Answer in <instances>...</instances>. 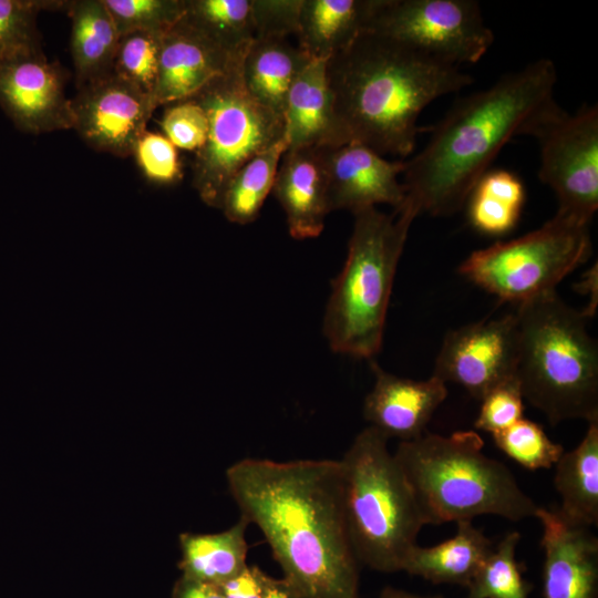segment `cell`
I'll return each mask as SVG.
<instances>
[{"mask_svg":"<svg viewBox=\"0 0 598 598\" xmlns=\"http://www.w3.org/2000/svg\"><path fill=\"white\" fill-rule=\"evenodd\" d=\"M226 480L240 517L260 529L296 598H359L340 460L243 458Z\"/></svg>","mask_w":598,"mask_h":598,"instance_id":"cell-1","label":"cell"},{"mask_svg":"<svg viewBox=\"0 0 598 598\" xmlns=\"http://www.w3.org/2000/svg\"><path fill=\"white\" fill-rule=\"evenodd\" d=\"M556 82L554 63L538 59L460 99L431 128L425 146L405 161V198L396 210L414 218L457 213L505 144L526 135L555 100Z\"/></svg>","mask_w":598,"mask_h":598,"instance_id":"cell-2","label":"cell"},{"mask_svg":"<svg viewBox=\"0 0 598 598\" xmlns=\"http://www.w3.org/2000/svg\"><path fill=\"white\" fill-rule=\"evenodd\" d=\"M327 78L348 141L400 158L414 151L422 111L473 83L460 66L373 32L329 58Z\"/></svg>","mask_w":598,"mask_h":598,"instance_id":"cell-3","label":"cell"},{"mask_svg":"<svg viewBox=\"0 0 598 598\" xmlns=\"http://www.w3.org/2000/svg\"><path fill=\"white\" fill-rule=\"evenodd\" d=\"M475 431L447 436L423 433L400 442L394 456L419 505L424 524L497 515L512 522L535 517L539 506L503 463L483 453Z\"/></svg>","mask_w":598,"mask_h":598,"instance_id":"cell-4","label":"cell"},{"mask_svg":"<svg viewBox=\"0 0 598 598\" xmlns=\"http://www.w3.org/2000/svg\"><path fill=\"white\" fill-rule=\"evenodd\" d=\"M515 379L523 398L553 424L598 422V348L588 317L551 291L518 305Z\"/></svg>","mask_w":598,"mask_h":598,"instance_id":"cell-5","label":"cell"},{"mask_svg":"<svg viewBox=\"0 0 598 598\" xmlns=\"http://www.w3.org/2000/svg\"><path fill=\"white\" fill-rule=\"evenodd\" d=\"M353 216L347 259L326 307L323 334L333 352L372 360L382 347L396 268L415 218L377 207Z\"/></svg>","mask_w":598,"mask_h":598,"instance_id":"cell-6","label":"cell"},{"mask_svg":"<svg viewBox=\"0 0 598 598\" xmlns=\"http://www.w3.org/2000/svg\"><path fill=\"white\" fill-rule=\"evenodd\" d=\"M389 439L372 426L354 437L340 460L351 543L359 563L381 573L402 570L425 525Z\"/></svg>","mask_w":598,"mask_h":598,"instance_id":"cell-7","label":"cell"},{"mask_svg":"<svg viewBox=\"0 0 598 598\" xmlns=\"http://www.w3.org/2000/svg\"><path fill=\"white\" fill-rule=\"evenodd\" d=\"M243 58L189 97L208 117L207 140L195 153L193 186L206 205L217 209L234 174L285 137L283 116L261 105L246 90Z\"/></svg>","mask_w":598,"mask_h":598,"instance_id":"cell-8","label":"cell"},{"mask_svg":"<svg viewBox=\"0 0 598 598\" xmlns=\"http://www.w3.org/2000/svg\"><path fill=\"white\" fill-rule=\"evenodd\" d=\"M591 250L588 225L555 215L522 237L472 252L458 271L501 300L520 305L556 291Z\"/></svg>","mask_w":598,"mask_h":598,"instance_id":"cell-9","label":"cell"},{"mask_svg":"<svg viewBox=\"0 0 598 598\" xmlns=\"http://www.w3.org/2000/svg\"><path fill=\"white\" fill-rule=\"evenodd\" d=\"M539 145V179L555 193L556 215L589 225L598 209V109L575 113L554 100L527 131Z\"/></svg>","mask_w":598,"mask_h":598,"instance_id":"cell-10","label":"cell"},{"mask_svg":"<svg viewBox=\"0 0 598 598\" xmlns=\"http://www.w3.org/2000/svg\"><path fill=\"white\" fill-rule=\"evenodd\" d=\"M367 32L455 66L476 63L494 42L475 0H378Z\"/></svg>","mask_w":598,"mask_h":598,"instance_id":"cell-11","label":"cell"},{"mask_svg":"<svg viewBox=\"0 0 598 598\" xmlns=\"http://www.w3.org/2000/svg\"><path fill=\"white\" fill-rule=\"evenodd\" d=\"M517 352L514 313L485 319L447 332L433 375L462 385L481 400L491 389L515 378Z\"/></svg>","mask_w":598,"mask_h":598,"instance_id":"cell-12","label":"cell"},{"mask_svg":"<svg viewBox=\"0 0 598 598\" xmlns=\"http://www.w3.org/2000/svg\"><path fill=\"white\" fill-rule=\"evenodd\" d=\"M71 107L81 138L121 157L133 155L156 109L150 94L114 73L79 87Z\"/></svg>","mask_w":598,"mask_h":598,"instance_id":"cell-13","label":"cell"},{"mask_svg":"<svg viewBox=\"0 0 598 598\" xmlns=\"http://www.w3.org/2000/svg\"><path fill=\"white\" fill-rule=\"evenodd\" d=\"M0 106L27 133L73 128L64 74L41 47L20 49L0 59Z\"/></svg>","mask_w":598,"mask_h":598,"instance_id":"cell-14","label":"cell"},{"mask_svg":"<svg viewBox=\"0 0 598 598\" xmlns=\"http://www.w3.org/2000/svg\"><path fill=\"white\" fill-rule=\"evenodd\" d=\"M328 178L329 210H360L379 204L398 209L405 190V161H389L358 142L320 147Z\"/></svg>","mask_w":598,"mask_h":598,"instance_id":"cell-15","label":"cell"},{"mask_svg":"<svg viewBox=\"0 0 598 598\" xmlns=\"http://www.w3.org/2000/svg\"><path fill=\"white\" fill-rule=\"evenodd\" d=\"M535 517L543 526L544 598H597V537L559 509L539 507Z\"/></svg>","mask_w":598,"mask_h":598,"instance_id":"cell-16","label":"cell"},{"mask_svg":"<svg viewBox=\"0 0 598 598\" xmlns=\"http://www.w3.org/2000/svg\"><path fill=\"white\" fill-rule=\"evenodd\" d=\"M245 52L228 53L182 18L162 37L152 95L155 106L192 97L228 71Z\"/></svg>","mask_w":598,"mask_h":598,"instance_id":"cell-17","label":"cell"},{"mask_svg":"<svg viewBox=\"0 0 598 598\" xmlns=\"http://www.w3.org/2000/svg\"><path fill=\"white\" fill-rule=\"evenodd\" d=\"M374 385L363 402V417L388 439L410 441L425 433L447 396L446 383L432 375L416 381L396 377L371 361Z\"/></svg>","mask_w":598,"mask_h":598,"instance_id":"cell-18","label":"cell"},{"mask_svg":"<svg viewBox=\"0 0 598 598\" xmlns=\"http://www.w3.org/2000/svg\"><path fill=\"white\" fill-rule=\"evenodd\" d=\"M271 192L286 214L292 238L318 237L330 213L320 147L288 148L279 163Z\"/></svg>","mask_w":598,"mask_h":598,"instance_id":"cell-19","label":"cell"},{"mask_svg":"<svg viewBox=\"0 0 598 598\" xmlns=\"http://www.w3.org/2000/svg\"><path fill=\"white\" fill-rule=\"evenodd\" d=\"M283 120L288 148L349 143L334 115L327 60L310 59L298 74L287 96Z\"/></svg>","mask_w":598,"mask_h":598,"instance_id":"cell-20","label":"cell"},{"mask_svg":"<svg viewBox=\"0 0 598 598\" xmlns=\"http://www.w3.org/2000/svg\"><path fill=\"white\" fill-rule=\"evenodd\" d=\"M378 0H302L298 47L328 60L368 31Z\"/></svg>","mask_w":598,"mask_h":598,"instance_id":"cell-21","label":"cell"},{"mask_svg":"<svg viewBox=\"0 0 598 598\" xmlns=\"http://www.w3.org/2000/svg\"><path fill=\"white\" fill-rule=\"evenodd\" d=\"M456 524V534L452 538L431 547L416 544L408 554L402 570L434 584L468 587L494 547L472 520Z\"/></svg>","mask_w":598,"mask_h":598,"instance_id":"cell-22","label":"cell"},{"mask_svg":"<svg viewBox=\"0 0 598 598\" xmlns=\"http://www.w3.org/2000/svg\"><path fill=\"white\" fill-rule=\"evenodd\" d=\"M309 60L287 38H254L241 61V79L257 102L283 116L289 90Z\"/></svg>","mask_w":598,"mask_h":598,"instance_id":"cell-23","label":"cell"},{"mask_svg":"<svg viewBox=\"0 0 598 598\" xmlns=\"http://www.w3.org/2000/svg\"><path fill=\"white\" fill-rule=\"evenodd\" d=\"M76 89L113 73L120 33L103 0L66 1Z\"/></svg>","mask_w":598,"mask_h":598,"instance_id":"cell-24","label":"cell"},{"mask_svg":"<svg viewBox=\"0 0 598 598\" xmlns=\"http://www.w3.org/2000/svg\"><path fill=\"white\" fill-rule=\"evenodd\" d=\"M588 424L579 445L554 465V484L561 497L560 513L590 527L598 524V422Z\"/></svg>","mask_w":598,"mask_h":598,"instance_id":"cell-25","label":"cell"},{"mask_svg":"<svg viewBox=\"0 0 598 598\" xmlns=\"http://www.w3.org/2000/svg\"><path fill=\"white\" fill-rule=\"evenodd\" d=\"M244 518L216 534H182L179 537L183 577L221 585L247 566L248 545Z\"/></svg>","mask_w":598,"mask_h":598,"instance_id":"cell-26","label":"cell"},{"mask_svg":"<svg viewBox=\"0 0 598 598\" xmlns=\"http://www.w3.org/2000/svg\"><path fill=\"white\" fill-rule=\"evenodd\" d=\"M288 147L285 135L234 174L224 190L219 206L227 220L247 225L257 219L268 194L272 190L279 163Z\"/></svg>","mask_w":598,"mask_h":598,"instance_id":"cell-27","label":"cell"},{"mask_svg":"<svg viewBox=\"0 0 598 598\" xmlns=\"http://www.w3.org/2000/svg\"><path fill=\"white\" fill-rule=\"evenodd\" d=\"M524 202V184L516 174L487 171L467 198L470 223L486 235L507 234L517 224Z\"/></svg>","mask_w":598,"mask_h":598,"instance_id":"cell-28","label":"cell"},{"mask_svg":"<svg viewBox=\"0 0 598 598\" xmlns=\"http://www.w3.org/2000/svg\"><path fill=\"white\" fill-rule=\"evenodd\" d=\"M183 19L230 54L255 38L250 0H185Z\"/></svg>","mask_w":598,"mask_h":598,"instance_id":"cell-29","label":"cell"},{"mask_svg":"<svg viewBox=\"0 0 598 598\" xmlns=\"http://www.w3.org/2000/svg\"><path fill=\"white\" fill-rule=\"evenodd\" d=\"M519 539L520 535L512 532L494 547L468 585L467 598H528L532 587L516 560Z\"/></svg>","mask_w":598,"mask_h":598,"instance_id":"cell-30","label":"cell"},{"mask_svg":"<svg viewBox=\"0 0 598 598\" xmlns=\"http://www.w3.org/2000/svg\"><path fill=\"white\" fill-rule=\"evenodd\" d=\"M492 436L503 453L530 471L550 468L565 452L539 424L524 417Z\"/></svg>","mask_w":598,"mask_h":598,"instance_id":"cell-31","label":"cell"},{"mask_svg":"<svg viewBox=\"0 0 598 598\" xmlns=\"http://www.w3.org/2000/svg\"><path fill=\"white\" fill-rule=\"evenodd\" d=\"M163 34L131 31L121 35L114 60L113 73L151 96L157 78Z\"/></svg>","mask_w":598,"mask_h":598,"instance_id":"cell-32","label":"cell"},{"mask_svg":"<svg viewBox=\"0 0 598 598\" xmlns=\"http://www.w3.org/2000/svg\"><path fill=\"white\" fill-rule=\"evenodd\" d=\"M120 37L131 31L165 33L184 16L185 0H103Z\"/></svg>","mask_w":598,"mask_h":598,"instance_id":"cell-33","label":"cell"},{"mask_svg":"<svg viewBox=\"0 0 598 598\" xmlns=\"http://www.w3.org/2000/svg\"><path fill=\"white\" fill-rule=\"evenodd\" d=\"M65 6L66 1L0 0V59L20 49L41 47L39 12Z\"/></svg>","mask_w":598,"mask_h":598,"instance_id":"cell-34","label":"cell"},{"mask_svg":"<svg viewBox=\"0 0 598 598\" xmlns=\"http://www.w3.org/2000/svg\"><path fill=\"white\" fill-rule=\"evenodd\" d=\"M161 126L176 148L195 153L204 146L208 135L207 114L193 99L171 103L162 116Z\"/></svg>","mask_w":598,"mask_h":598,"instance_id":"cell-35","label":"cell"},{"mask_svg":"<svg viewBox=\"0 0 598 598\" xmlns=\"http://www.w3.org/2000/svg\"><path fill=\"white\" fill-rule=\"evenodd\" d=\"M133 156L145 177L153 183L169 185L182 177L177 150L165 135L146 130L136 142Z\"/></svg>","mask_w":598,"mask_h":598,"instance_id":"cell-36","label":"cell"},{"mask_svg":"<svg viewBox=\"0 0 598 598\" xmlns=\"http://www.w3.org/2000/svg\"><path fill=\"white\" fill-rule=\"evenodd\" d=\"M523 400L515 378L496 385L480 400L474 426L491 434L506 430L523 417Z\"/></svg>","mask_w":598,"mask_h":598,"instance_id":"cell-37","label":"cell"},{"mask_svg":"<svg viewBox=\"0 0 598 598\" xmlns=\"http://www.w3.org/2000/svg\"><path fill=\"white\" fill-rule=\"evenodd\" d=\"M302 0H250L255 38L297 35Z\"/></svg>","mask_w":598,"mask_h":598,"instance_id":"cell-38","label":"cell"},{"mask_svg":"<svg viewBox=\"0 0 598 598\" xmlns=\"http://www.w3.org/2000/svg\"><path fill=\"white\" fill-rule=\"evenodd\" d=\"M271 578L258 566L247 565L219 588L225 598H265Z\"/></svg>","mask_w":598,"mask_h":598,"instance_id":"cell-39","label":"cell"},{"mask_svg":"<svg viewBox=\"0 0 598 598\" xmlns=\"http://www.w3.org/2000/svg\"><path fill=\"white\" fill-rule=\"evenodd\" d=\"M174 598H225L219 586L182 579L176 584Z\"/></svg>","mask_w":598,"mask_h":598,"instance_id":"cell-40","label":"cell"},{"mask_svg":"<svg viewBox=\"0 0 598 598\" xmlns=\"http://www.w3.org/2000/svg\"><path fill=\"white\" fill-rule=\"evenodd\" d=\"M581 285L587 292L590 293L589 307L584 310V313L589 318L595 313L597 307V265H595L582 279Z\"/></svg>","mask_w":598,"mask_h":598,"instance_id":"cell-41","label":"cell"},{"mask_svg":"<svg viewBox=\"0 0 598 598\" xmlns=\"http://www.w3.org/2000/svg\"><path fill=\"white\" fill-rule=\"evenodd\" d=\"M265 598H296L283 578H271Z\"/></svg>","mask_w":598,"mask_h":598,"instance_id":"cell-42","label":"cell"},{"mask_svg":"<svg viewBox=\"0 0 598 598\" xmlns=\"http://www.w3.org/2000/svg\"><path fill=\"white\" fill-rule=\"evenodd\" d=\"M379 598H443L441 596H420L402 589L385 587L379 595Z\"/></svg>","mask_w":598,"mask_h":598,"instance_id":"cell-43","label":"cell"}]
</instances>
